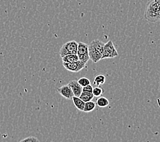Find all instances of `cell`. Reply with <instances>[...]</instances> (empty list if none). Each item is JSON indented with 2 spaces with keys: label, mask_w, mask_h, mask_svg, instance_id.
I'll return each instance as SVG.
<instances>
[{
  "label": "cell",
  "mask_w": 160,
  "mask_h": 142,
  "mask_svg": "<svg viewBox=\"0 0 160 142\" xmlns=\"http://www.w3.org/2000/svg\"><path fill=\"white\" fill-rule=\"evenodd\" d=\"M78 43L75 40H71L65 43L60 49V56L63 57L68 54H77Z\"/></svg>",
  "instance_id": "obj_3"
},
{
  "label": "cell",
  "mask_w": 160,
  "mask_h": 142,
  "mask_svg": "<svg viewBox=\"0 0 160 142\" xmlns=\"http://www.w3.org/2000/svg\"><path fill=\"white\" fill-rule=\"evenodd\" d=\"M77 55L78 59L82 62L87 63L90 60L89 55V49L88 45L86 43L80 42L78 43V50H77Z\"/></svg>",
  "instance_id": "obj_5"
},
{
  "label": "cell",
  "mask_w": 160,
  "mask_h": 142,
  "mask_svg": "<svg viewBox=\"0 0 160 142\" xmlns=\"http://www.w3.org/2000/svg\"><path fill=\"white\" fill-rule=\"evenodd\" d=\"M93 86L89 84L87 86H85L82 87V92H93Z\"/></svg>",
  "instance_id": "obj_18"
},
{
  "label": "cell",
  "mask_w": 160,
  "mask_h": 142,
  "mask_svg": "<svg viewBox=\"0 0 160 142\" xmlns=\"http://www.w3.org/2000/svg\"><path fill=\"white\" fill-rule=\"evenodd\" d=\"M96 105L100 107H106L109 105V101L106 97L100 96L96 100Z\"/></svg>",
  "instance_id": "obj_12"
},
{
  "label": "cell",
  "mask_w": 160,
  "mask_h": 142,
  "mask_svg": "<svg viewBox=\"0 0 160 142\" xmlns=\"http://www.w3.org/2000/svg\"><path fill=\"white\" fill-rule=\"evenodd\" d=\"M62 58L63 62H68V63L75 62H77L78 60H79L77 54H68L62 57Z\"/></svg>",
  "instance_id": "obj_10"
},
{
  "label": "cell",
  "mask_w": 160,
  "mask_h": 142,
  "mask_svg": "<svg viewBox=\"0 0 160 142\" xmlns=\"http://www.w3.org/2000/svg\"><path fill=\"white\" fill-rule=\"evenodd\" d=\"M96 106V103H94L92 101H90L88 102H86L85 104V107H84V112L88 113V112H91L95 109Z\"/></svg>",
  "instance_id": "obj_14"
},
{
  "label": "cell",
  "mask_w": 160,
  "mask_h": 142,
  "mask_svg": "<svg viewBox=\"0 0 160 142\" xmlns=\"http://www.w3.org/2000/svg\"><path fill=\"white\" fill-rule=\"evenodd\" d=\"M68 86L71 87V89L74 93V96L77 97H79L80 96H81L82 92V87L78 83V81L77 80L70 81V82L68 83Z\"/></svg>",
  "instance_id": "obj_8"
},
{
  "label": "cell",
  "mask_w": 160,
  "mask_h": 142,
  "mask_svg": "<svg viewBox=\"0 0 160 142\" xmlns=\"http://www.w3.org/2000/svg\"><path fill=\"white\" fill-rule=\"evenodd\" d=\"M144 18L148 22L155 23L160 20V0H151L148 3Z\"/></svg>",
  "instance_id": "obj_1"
},
{
  "label": "cell",
  "mask_w": 160,
  "mask_h": 142,
  "mask_svg": "<svg viewBox=\"0 0 160 142\" xmlns=\"http://www.w3.org/2000/svg\"><path fill=\"white\" fill-rule=\"evenodd\" d=\"M119 55L117 49L114 45L112 41L109 40L106 44H104L103 47L102 60L106 58H114Z\"/></svg>",
  "instance_id": "obj_4"
},
{
  "label": "cell",
  "mask_w": 160,
  "mask_h": 142,
  "mask_svg": "<svg viewBox=\"0 0 160 142\" xmlns=\"http://www.w3.org/2000/svg\"><path fill=\"white\" fill-rule=\"evenodd\" d=\"M104 45V43L99 39L94 40L88 45L89 55L93 62L97 63L102 60Z\"/></svg>",
  "instance_id": "obj_2"
},
{
  "label": "cell",
  "mask_w": 160,
  "mask_h": 142,
  "mask_svg": "<svg viewBox=\"0 0 160 142\" xmlns=\"http://www.w3.org/2000/svg\"><path fill=\"white\" fill-rule=\"evenodd\" d=\"M72 100L74 103V105H75L76 107H77V109H78L79 111H83L85 103L84 102L82 99H81L79 97H75V96H74V97H72Z\"/></svg>",
  "instance_id": "obj_9"
},
{
  "label": "cell",
  "mask_w": 160,
  "mask_h": 142,
  "mask_svg": "<svg viewBox=\"0 0 160 142\" xmlns=\"http://www.w3.org/2000/svg\"><path fill=\"white\" fill-rule=\"evenodd\" d=\"M21 141L22 142H25V141H39L38 139H37L36 137H27L24 139H22L21 140Z\"/></svg>",
  "instance_id": "obj_17"
},
{
  "label": "cell",
  "mask_w": 160,
  "mask_h": 142,
  "mask_svg": "<svg viewBox=\"0 0 160 142\" xmlns=\"http://www.w3.org/2000/svg\"><path fill=\"white\" fill-rule=\"evenodd\" d=\"M106 76L104 75H98L93 79V85L96 86H100L105 83Z\"/></svg>",
  "instance_id": "obj_11"
},
{
  "label": "cell",
  "mask_w": 160,
  "mask_h": 142,
  "mask_svg": "<svg viewBox=\"0 0 160 142\" xmlns=\"http://www.w3.org/2000/svg\"><path fill=\"white\" fill-rule=\"evenodd\" d=\"M78 83L80 84V85H81L83 87H85V86H87V85H89V84H90V80L88 78L83 76V77L80 78L78 80Z\"/></svg>",
  "instance_id": "obj_16"
},
{
  "label": "cell",
  "mask_w": 160,
  "mask_h": 142,
  "mask_svg": "<svg viewBox=\"0 0 160 142\" xmlns=\"http://www.w3.org/2000/svg\"><path fill=\"white\" fill-rule=\"evenodd\" d=\"M58 91L60 95H62L63 97L68 100H70L74 97L73 92H72L71 87L68 86V85H64L60 87L59 88H58Z\"/></svg>",
  "instance_id": "obj_7"
},
{
  "label": "cell",
  "mask_w": 160,
  "mask_h": 142,
  "mask_svg": "<svg viewBox=\"0 0 160 142\" xmlns=\"http://www.w3.org/2000/svg\"><path fill=\"white\" fill-rule=\"evenodd\" d=\"M86 64L87 63L84 62L80 60L75 62H63L64 68H66L67 71L72 72H78L79 71H81L82 69H83L86 66Z\"/></svg>",
  "instance_id": "obj_6"
},
{
  "label": "cell",
  "mask_w": 160,
  "mask_h": 142,
  "mask_svg": "<svg viewBox=\"0 0 160 142\" xmlns=\"http://www.w3.org/2000/svg\"><path fill=\"white\" fill-rule=\"evenodd\" d=\"M93 97H94V96H93V93L88 92H82L81 96L79 97V98L82 99L85 103L92 101Z\"/></svg>",
  "instance_id": "obj_13"
},
{
  "label": "cell",
  "mask_w": 160,
  "mask_h": 142,
  "mask_svg": "<svg viewBox=\"0 0 160 142\" xmlns=\"http://www.w3.org/2000/svg\"><path fill=\"white\" fill-rule=\"evenodd\" d=\"M104 92V90L100 86H96L93 88V92L92 93L93 94L94 97H99L102 96V94Z\"/></svg>",
  "instance_id": "obj_15"
}]
</instances>
